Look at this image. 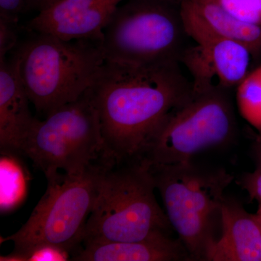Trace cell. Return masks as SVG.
<instances>
[{
	"mask_svg": "<svg viewBox=\"0 0 261 261\" xmlns=\"http://www.w3.org/2000/svg\"><path fill=\"white\" fill-rule=\"evenodd\" d=\"M192 92L180 63L106 61L89 89L100 122L105 153L116 160L137 158L154 126Z\"/></svg>",
	"mask_w": 261,
	"mask_h": 261,
	"instance_id": "1",
	"label": "cell"
},
{
	"mask_svg": "<svg viewBox=\"0 0 261 261\" xmlns=\"http://www.w3.org/2000/svg\"><path fill=\"white\" fill-rule=\"evenodd\" d=\"M32 33L34 35L18 44L14 55L31 103L44 118L92 87L106 57L102 42L65 40Z\"/></svg>",
	"mask_w": 261,
	"mask_h": 261,
	"instance_id": "2",
	"label": "cell"
},
{
	"mask_svg": "<svg viewBox=\"0 0 261 261\" xmlns=\"http://www.w3.org/2000/svg\"><path fill=\"white\" fill-rule=\"evenodd\" d=\"M153 177L140 159L111 157L97 201L86 224L82 245L140 241L172 226L158 202Z\"/></svg>",
	"mask_w": 261,
	"mask_h": 261,
	"instance_id": "3",
	"label": "cell"
},
{
	"mask_svg": "<svg viewBox=\"0 0 261 261\" xmlns=\"http://www.w3.org/2000/svg\"><path fill=\"white\" fill-rule=\"evenodd\" d=\"M230 92L224 89L192 91L154 126L137 159L147 165L173 164L231 144L238 123Z\"/></svg>",
	"mask_w": 261,
	"mask_h": 261,
	"instance_id": "4",
	"label": "cell"
},
{
	"mask_svg": "<svg viewBox=\"0 0 261 261\" xmlns=\"http://www.w3.org/2000/svg\"><path fill=\"white\" fill-rule=\"evenodd\" d=\"M146 165L170 224L192 260H205L207 247L216 240L213 235L215 218L221 216L224 191L234 176L224 168L201 166L192 160Z\"/></svg>",
	"mask_w": 261,
	"mask_h": 261,
	"instance_id": "5",
	"label": "cell"
},
{
	"mask_svg": "<svg viewBox=\"0 0 261 261\" xmlns=\"http://www.w3.org/2000/svg\"><path fill=\"white\" fill-rule=\"evenodd\" d=\"M188 37L181 5L171 0H126L103 31L102 46L106 61L171 64L180 63Z\"/></svg>",
	"mask_w": 261,
	"mask_h": 261,
	"instance_id": "6",
	"label": "cell"
},
{
	"mask_svg": "<svg viewBox=\"0 0 261 261\" xmlns=\"http://www.w3.org/2000/svg\"><path fill=\"white\" fill-rule=\"evenodd\" d=\"M110 160L105 154L83 172L57 171L46 176L47 191L28 221L14 234L2 238V242H13L15 249L55 244L68 249L73 255L82 247L86 224Z\"/></svg>",
	"mask_w": 261,
	"mask_h": 261,
	"instance_id": "7",
	"label": "cell"
},
{
	"mask_svg": "<svg viewBox=\"0 0 261 261\" xmlns=\"http://www.w3.org/2000/svg\"><path fill=\"white\" fill-rule=\"evenodd\" d=\"M20 154L45 176L83 172L105 153L99 116L89 89L43 120L36 118Z\"/></svg>",
	"mask_w": 261,
	"mask_h": 261,
	"instance_id": "8",
	"label": "cell"
},
{
	"mask_svg": "<svg viewBox=\"0 0 261 261\" xmlns=\"http://www.w3.org/2000/svg\"><path fill=\"white\" fill-rule=\"evenodd\" d=\"M195 42V45L187 46L180 58L191 75L193 92L231 90L248 74L252 56L243 44L217 38Z\"/></svg>",
	"mask_w": 261,
	"mask_h": 261,
	"instance_id": "9",
	"label": "cell"
},
{
	"mask_svg": "<svg viewBox=\"0 0 261 261\" xmlns=\"http://www.w3.org/2000/svg\"><path fill=\"white\" fill-rule=\"evenodd\" d=\"M126 0H61L27 25L29 32L51 34L65 40L102 42L103 31Z\"/></svg>",
	"mask_w": 261,
	"mask_h": 261,
	"instance_id": "10",
	"label": "cell"
},
{
	"mask_svg": "<svg viewBox=\"0 0 261 261\" xmlns=\"http://www.w3.org/2000/svg\"><path fill=\"white\" fill-rule=\"evenodd\" d=\"M182 16L189 37L227 39L248 48L253 58L261 55V27L229 14L214 0H185Z\"/></svg>",
	"mask_w": 261,
	"mask_h": 261,
	"instance_id": "11",
	"label": "cell"
},
{
	"mask_svg": "<svg viewBox=\"0 0 261 261\" xmlns=\"http://www.w3.org/2000/svg\"><path fill=\"white\" fill-rule=\"evenodd\" d=\"M222 233L206 250L205 260L261 261V227L256 214L225 197L221 208Z\"/></svg>",
	"mask_w": 261,
	"mask_h": 261,
	"instance_id": "12",
	"label": "cell"
},
{
	"mask_svg": "<svg viewBox=\"0 0 261 261\" xmlns=\"http://www.w3.org/2000/svg\"><path fill=\"white\" fill-rule=\"evenodd\" d=\"M18 69L15 55L0 60V148L20 154L36 118Z\"/></svg>",
	"mask_w": 261,
	"mask_h": 261,
	"instance_id": "13",
	"label": "cell"
},
{
	"mask_svg": "<svg viewBox=\"0 0 261 261\" xmlns=\"http://www.w3.org/2000/svg\"><path fill=\"white\" fill-rule=\"evenodd\" d=\"M78 261L191 260L181 240L159 232L140 241L87 244L72 255Z\"/></svg>",
	"mask_w": 261,
	"mask_h": 261,
	"instance_id": "14",
	"label": "cell"
},
{
	"mask_svg": "<svg viewBox=\"0 0 261 261\" xmlns=\"http://www.w3.org/2000/svg\"><path fill=\"white\" fill-rule=\"evenodd\" d=\"M20 154L1 151V213H9L21 204L28 189L27 168Z\"/></svg>",
	"mask_w": 261,
	"mask_h": 261,
	"instance_id": "15",
	"label": "cell"
},
{
	"mask_svg": "<svg viewBox=\"0 0 261 261\" xmlns=\"http://www.w3.org/2000/svg\"><path fill=\"white\" fill-rule=\"evenodd\" d=\"M236 89L239 112L261 135V65L249 72Z\"/></svg>",
	"mask_w": 261,
	"mask_h": 261,
	"instance_id": "16",
	"label": "cell"
},
{
	"mask_svg": "<svg viewBox=\"0 0 261 261\" xmlns=\"http://www.w3.org/2000/svg\"><path fill=\"white\" fill-rule=\"evenodd\" d=\"M71 252L60 245L42 243L15 249L9 255H1V261H68Z\"/></svg>",
	"mask_w": 261,
	"mask_h": 261,
	"instance_id": "17",
	"label": "cell"
},
{
	"mask_svg": "<svg viewBox=\"0 0 261 261\" xmlns=\"http://www.w3.org/2000/svg\"><path fill=\"white\" fill-rule=\"evenodd\" d=\"M235 18L261 27V0H214Z\"/></svg>",
	"mask_w": 261,
	"mask_h": 261,
	"instance_id": "18",
	"label": "cell"
},
{
	"mask_svg": "<svg viewBox=\"0 0 261 261\" xmlns=\"http://www.w3.org/2000/svg\"><path fill=\"white\" fill-rule=\"evenodd\" d=\"M18 22L0 18V60L7 58L8 53L18 46L20 31Z\"/></svg>",
	"mask_w": 261,
	"mask_h": 261,
	"instance_id": "19",
	"label": "cell"
},
{
	"mask_svg": "<svg viewBox=\"0 0 261 261\" xmlns=\"http://www.w3.org/2000/svg\"><path fill=\"white\" fill-rule=\"evenodd\" d=\"M239 185L248 193L252 200L261 206V168L252 173H245L238 181Z\"/></svg>",
	"mask_w": 261,
	"mask_h": 261,
	"instance_id": "20",
	"label": "cell"
},
{
	"mask_svg": "<svg viewBox=\"0 0 261 261\" xmlns=\"http://www.w3.org/2000/svg\"><path fill=\"white\" fill-rule=\"evenodd\" d=\"M28 10L25 0H0V18L19 21L20 15Z\"/></svg>",
	"mask_w": 261,
	"mask_h": 261,
	"instance_id": "21",
	"label": "cell"
},
{
	"mask_svg": "<svg viewBox=\"0 0 261 261\" xmlns=\"http://www.w3.org/2000/svg\"><path fill=\"white\" fill-rule=\"evenodd\" d=\"M29 10H34L40 13L50 8L61 0H25Z\"/></svg>",
	"mask_w": 261,
	"mask_h": 261,
	"instance_id": "22",
	"label": "cell"
},
{
	"mask_svg": "<svg viewBox=\"0 0 261 261\" xmlns=\"http://www.w3.org/2000/svg\"><path fill=\"white\" fill-rule=\"evenodd\" d=\"M252 154L257 163V168H261V136L257 137L252 145Z\"/></svg>",
	"mask_w": 261,
	"mask_h": 261,
	"instance_id": "23",
	"label": "cell"
},
{
	"mask_svg": "<svg viewBox=\"0 0 261 261\" xmlns=\"http://www.w3.org/2000/svg\"><path fill=\"white\" fill-rule=\"evenodd\" d=\"M171 1L173 2V3H177V4L181 5L182 2L185 1V0H171Z\"/></svg>",
	"mask_w": 261,
	"mask_h": 261,
	"instance_id": "24",
	"label": "cell"
},
{
	"mask_svg": "<svg viewBox=\"0 0 261 261\" xmlns=\"http://www.w3.org/2000/svg\"><path fill=\"white\" fill-rule=\"evenodd\" d=\"M257 216H260L261 217V206H259L258 211H257V213L256 214Z\"/></svg>",
	"mask_w": 261,
	"mask_h": 261,
	"instance_id": "25",
	"label": "cell"
},
{
	"mask_svg": "<svg viewBox=\"0 0 261 261\" xmlns=\"http://www.w3.org/2000/svg\"><path fill=\"white\" fill-rule=\"evenodd\" d=\"M257 219H258L259 223H260V227H261V217H260V216H257Z\"/></svg>",
	"mask_w": 261,
	"mask_h": 261,
	"instance_id": "26",
	"label": "cell"
}]
</instances>
